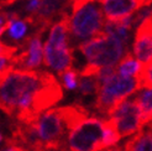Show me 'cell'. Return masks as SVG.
<instances>
[{"label": "cell", "mask_w": 152, "mask_h": 151, "mask_svg": "<svg viewBox=\"0 0 152 151\" xmlns=\"http://www.w3.org/2000/svg\"><path fill=\"white\" fill-rule=\"evenodd\" d=\"M78 50L84 56L87 65L102 71L105 67H115L129 52V47L104 31L90 41L83 43Z\"/></svg>", "instance_id": "cell-4"}, {"label": "cell", "mask_w": 152, "mask_h": 151, "mask_svg": "<svg viewBox=\"0 0 152 151\" xmlns=\"http://www.w3.org/2000/svg\"><path fill=\"white\" fill-rule=\"evenodd\" d=\"M114 151H124V150H114Z\"/></svg>", "instance_id": "cell-24"}, {"label": "cell", "mask_w": 152, "mask_h": 151, "mask_svg": "<svg viewBox=\"0 0 152 151\" xmlns=\"http://www.w3.org/2000/svg\"><path fill=\"white\" fill-rule=\"evenodd\" d=\"M42 0H21V4L16 10H14L16 14H19V16L21 19H28L32 18L34 15L37 12V10L40 9Z\"/></svg>", "instance_id": "cell-16"}, {"label": "cell", "mask_w": 152, "mask_h": 151, "mask_svg": "<svg viewBox=\"0 0 152 151\" xmlns=\"http://www.w3.org/2000/svg\"><path fill=\"white\" fill-rule=\"evenodd\" d=\"M34 125L41 140L43 151H58L64 149L68 128L63 118L61 117L58 108L42 113Z\"/></svg>", "instance_id": "cell-6"}, {"label": "cell", "mask_w": 152, "mask_h": 151, "mask_svg": "<svg viewBox=\"0 0 152 151\" xmlns=\"http://www.w3.org/2000/svg\"><path fill=\"white\" fill-rule=\"evenodd\" d=\"M124 151H152V134L147 129H141L125 142Z\"/></svg>", "instance_id": "cell-12"}, {"label": "cell", "mask_w": 152, "mask_h": 151, "mask_svg": "<svg viewBox=\"0 0 152 151\" xmlns=\"http://www.w3.org/2000/svg\"><path fill=\"white\" fill-rule=\"evenodd\" d=\"M118 71L119 74L124 76V77H135L139 79L142 72V65L135 58L132 52H129L118 65Z\"/></svg>", "instance_id": "cell-13"}, {"label": "cell", "mask_w": 152, "mask_h": 151, "mask_svg": "<svg viewBox=\"0 0 152 151\" xmlns=\"http://www.w3.org/2000/svg\"><path fill=\"white\" fill-rule=\"evenodd\" d=\"M134 99L137 103L142 115V126L152 122V88L143 89Z\"/></svg>", "instance_id": "cell-14"}, {"label": "cell", "mask_w": 152, "mask_h": 151, "mask_svg": "<svg viewBox=\"0 0 152 151\" xmlns=\"http://www.w3.org/2000/svg\"><path fill=\"white\" fill-rule=\"evenodd\" d=\"M99 1H104V0H99Z\"/></svg>", "instance_id": "cell-25"}, {"label": "cell", "mask_w": 152, "mask_h": 151, "mask_svg": "<svg viewBox=\"0 0 152 151\" xmlns=\"http://www.w3.org/2000/svg\"><path fill=\"white\" fill-rule=\"evenodd\" d=\"M120 134L118 133L115 125L111 122V119H105L104 120V138L102 142V150H105L108 147H111L116 145V142L120 140Z\"/></svg>", "instance_id": "cell-15"}, {"label": "cell", "mask_w": 152, "mask_h": 151, "mask_svg": "<svg viewBox=\"0 0 152 151\" xmlns=\"http://www.w3.org/2000/svg\"><path fill=\"white\" fill-rule=\"evenodd\" d=\"M132 54L142 65V68L152 62V30L145 22H142L135 32Z\"/></svg>", "instance_id": "cell-9"}, {"label": "cell", "mask_w": 152, "mask_h": 151, "mask_svg": "<svg viewBox=\"0 0 152 151\" xmlns=\"http://www.w3.org/2000/svg\"><path fill=\"white\" fill-rule=\"evenodd\" d=\"M103 4L99 0H71L69 46L75 50L103 32L105 25Z\"/></svg>", "instance_id": "cell-2"}, {"label": "cell", "mask_w": 152, "mask_h": 151, "mask_svg": "<svg viewBox=\"0 0 152 151\" xmlns=\"http://www.w3.org/2000/svg\"><path fill=\"white\" fill-rule=\"evenodd\" d=\"M104 120L88 118L68 135V146L71 151H103Z\"/></svg>", "instance_id": "cell-7"}, {"label": "cell", "mask_w": 152, "mask_h": 151, "mask_svg": "<svg viewBox=\"0 0 152 151\" xmlns=\"http://www.w3.org/2000/svg\"><path fill=\"white\" fill-rule=\"evenodd\" d=\"M99 88H100V83L98 81L96 76H94V77H82V79L78 83L79 93L83 95L96 94Z\"/></svg>", "instance_id": "cell-17"}, {"label": "cell", "mask_w": 152, "mask_h": 151, "mask_svg": "<svg viewBox=\"0 0 152 151\" xmlns=\"http://www.w3.org/2000/svg\"><path fill=\"white\" fill-rule=\"evenodd\" d=\"M0 104L6 115L22 123L27 117L36 93L43 87L46 71H25L14 68L0 74Z\"/></svg>", "instance_id": "cell-1"}, {"label": "cell", "mask_w": 152, "mask_h": 151, "mask_svg": "<svg viewBox=\"0 0 152 151\" xmlns=\"http://www.w3.org/2000/svg\"><path fill=\"white\" fill-rule=\"evenodd\" d=\"M102 4L105 19L113 22L130 18L140 9L139 0H104Z\"/></svg>", "instance_id": "cell-10"}, {"label": "cell", "mask_w": 152, "mask_h": 151, "mask_svg": "<svg viewBox=\"0 0 152 151\" xmlns=\"http://www.w3.org/2000/svg\"><path fill=\"white\" fill-rule=\"evenodd\" d=\"M15 1H18V0H1V6H9L11 4H14Z\"/></svg>", "instance_id": "cell-22"}, {"label": "cell", "mask_w": 152, "mask_h": 151, "mask_svg": "<svg viewBox=\"0 0 152 151\" xmlns=\"http://www.w3.org/2000/svg\"><path fill=\"white\" fill-rule=\"evenodd\" d=\"M139 1H140V9L141 7H146V6L152 5V0H139Z\"/></svg>", "instance_id": "cell-21"}, {"label": "cell", "mask_w": 152, "mask_h": 151, "mask_svg": "<svg viewBox=\"0 0 152 151\" xmlns=\"http://www.w3.org/2000/svg\"><path fill=\"white\" fill-rule=\"evenodd\" d=\"M139 83L141 89L152 88V62L142 68V72L139 77Z\"/></svg>", "instance_id": "cell-19"}, {"label": "cell", "mask_w": 152, "mask_h": 151, "mask_svg": "<svg viewBox=\"0 0 152 151\" xmlns=\"http://www.w3.org/2000/svg\"><path fill=\"white\" fill-rule=\"evenodd\" d=\"M141 89L139 79L135 77H124L116 74L110 81L100 86L96 93L94 108L102 115H109L110 111L120 103L126 100L129 95Z\"/></svg>", "instance_id": "cell-5"}, {"label": "cell", "mask_w": 152, "mask_h": 151, "mask_svg": "<svg viewBox=\"0 0 152 151\" xmlns=\"http://www.w3.org/2000/svg\"><path fill=\"white\" fill-rule=\"evenodd\" d=\"M143 22H145V24H146V25H147V26H148V27L152 30V15H151V16H150L147 20L143 21Z\"/></svg>", "instance_id": "cell-23"}, {"label": "cell", "mask_w": 152, "mask_h": 151, "mask_svg": "<svg viewBox=\"0 0 152 151\" xmlns=\"http://www.w3.org/2000/svg\"><path fill=\"white\" fill-rule=\"evenodd\" d=\"M108 117L115 125L120 136L135 135L142 128L141 110L135 99H126L123 103H120L118 107L110 111Z\"/></svg>", "instance_id": "cell-8"}, {"label": "cell", "mask_w": 152, "mask_h": 151, "mask_svg": "<svg viewBox=\"0 0 152 151\" xmlns=\"http://www.w3.org/2000/svg\"><path fill=\"white\" fill-rule=\"evenodd\" d=\"M61 78H62V82H63V87L68 90H72L77 87V79H78V71L74 70L73 67L71 68H68L62 76H61Z\"/></svg>", "instance_id": "cell-18"}, {"label": "cell", "mask_w": 152, "mask_h": 151, "mask_svg": "<svg viewBox=\"0 0 152 151\" xmlns=\"http://www.w3.org/2000/svg\"><path fill=\"white\" fill-rule=\"evenodd\" d=\"M5 145L6 147L3 151H28L21 145H16V144H5Z\"/></svg>", "instance_id": "cell-20"}, {"label": "cell", "mask_w": 152, "mask_h": 151, "mask_svg": "<svg viewBox=\"0 0 152 151\" xmlns=\"http://www.w3.org/2000/svg\"><path fill=\"white\" fill-rule=\"evenodd\" d=\"M69 14H64L51 26L47 41L45 42V58L46 67L62 76L68 68L73 67L72 50L69 46Z\"/></svg>", "instance_id": "cell-3"}, {"label": "cell", "mask_w": 152, "mask_h": 151, "mask_svg": "<svg viewBox=\"0 0 152 151\" xmlns=\"http://www.w3.org/2000/svg\"><path fill=\"white\" fill-rule=\"evenodd\" d=\"M28 22L24 19H20L18 21L12 22V25L10 26V29L7 30V31L5 32L6 36L3 37V40H6L9 39L7 41H11L10 46H15V47H20L22 43H24V41L27 39V29H28ZM4 36V35H3ZM7 41H1L4 43H7Z\"/></svg>", "instance_id": "cell-11"}]
</instances>
